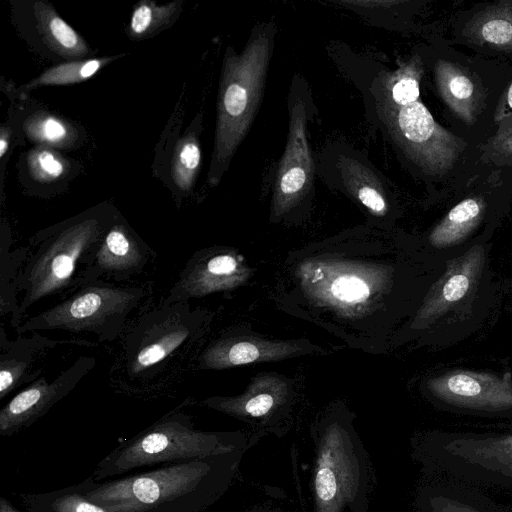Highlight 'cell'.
<instances>
[{"mask_svg": "<svg viewBox=\"0 0 512 512\" xmlns=\"http://www.w3.org/2000/svg\"><path fill=\"white\" fill-rule=\"evenodd\" d=\"M228 454L190 459L77 487L112 512H201L225 484Z\"/></svg>", "mask_w": 512, "mask_h": 512, "instance_id": "6da1fadb", "label": "cell"}, {"mask_svg": "<svg viewBox=\"0 0 512 512\" xmlns=\"http://www.w3.org/2000/svg\"><path fill=\"white\" fill-rule=\"evenodd\" d=\"M423 69L418 56L397 70L382 73L375 102L381 120L405 155L431 175L452 168L465 143L440 126L420 100Z\"/></svg>", "mask_w": 512, "mask_h": 512, "instance_id": "7a4b0ae2", "label": "cell"}, {"mask_svg": "<svg viewBox=\"0 0 512 512\" xmlns=\"http://www.w3.org/2000/svg\"><path fill=\"white\" fill-rule=\"evenodd\" d=\"M111 225L107 226L96 216H87L33 241L15 284L17 298L22 294L18 299L15 328L36 302L74 292L87 283V272Z\"/></svg>", "mask_w": 512, "mask_h": 512, "instance_id": "3957f363", "label": "cell"}, {"mask_svg": "<svg viewBox=\"0 0 512 512\" xmlns=\"http://www.w3.org/2000/svg\"><path fill=\"white\" fill-rule=\"evenodd\" d=\"M271 30L252 36L240 54L225 56L209 182L216 185L249 130L259 107L272 51Z\"/></svg>", "mask_w": 512, "mask_h": 512, "instance_id": "277c9868", "label": "cell"}, {"mask_svg": "<svg viewBox=\"0 0 512 512\" xmlns=\"http://www.w3.org/2000/svg\"><path fill=\"white\" fill-rule=\"evenodd\" d=\"M233 449L225 434L198 430L190 415L175 410L120 443L89 477L104 481L147 467L228 454Z\"/></svg>", "mask_w": 512, "mask_h": 512, "instance_id": "5b68a950", "label": "cell"}, {"mask_svg": "<svg viewBox=\"0 0 512 512\" xmlns=\"http://www.w3.org/2000/svg\"><path fill=\"white\" fill-rule=\"evenodd\" d=\"M148 290L144 286L89 282L68 298L21 322L18 334L61 330L70 334H92L98 342L116 340L131 316L143 308Z\"/></svg>", "mask_w": 512, "mask_h": 512, "instance_id": "8992f818", "label": "cell"}, {"mask_svg": "<svg viewBox=\"0 0 512 512\" xmlns=\"http://www.w3.org/2000/svg\"><path fill=\"white\" fill-rule=\"evenodd\" d=\"M424 456L442 477L512 489V431L434 433L424 444Z\"/></svg>", "mask_w": 512, "mask_h": 512, "instance_id": "52a82bcc", "label": "cell"}, {"mask_svg": "<svg viewBox=\"0 0 512 512\" xmlns=\"http://www.w3.org/2000/svg\"><path fill=\"white\" fill-rule=\"evenodd\" d=\"M197 315L186 302L162 304L142 314L123 341L122 365L131 379H147L160 364L188 348L197 333Z\"/></svg>", "mask_w": 512, "mask_h": 512, "instance_id": "ba28073f", "label": "cell"}, {"mask_svg": "<svg viewBox=\"0 0 512 512\" xmlns=\"http://www.w3.org/2000/svg\"><path fill=\"white\" fill-rule=\"evenodd\" d=\"M364 459L357 444L337 426L328 429L317 448L314 475L316 512H342L364 490Z\"/></svg>", "mask_w": 512, "mask_h": 512, "instance_id": "9c48e42d", "label": "cell"}, {"mask_svg": "<svg viewBox=\"0 0 512 512\" xmlns=\"http://www.w3.org/2000/svg\"><path fill=\"white\" fill-rule=\"evenodd\" d=\"M95 366L94 357L82 356L52 382L40 376L25 386L0 410V435L8 437L31 426L74 390Z\"/></svg>", "mask_w": 512, "mask_h": 512, "instance_id": "30bf717a", "label": "cell"}, {"mask_svg": "<svg viewBox=\"0 0 512 512\" xmlns=\"http://www.w3.org/2000/svg\"><path fill=\"white\" fill-rule=\"evenodd\" d=\"M429 390L446 405L480 413L512 412V377L474 371H451L433 378Z\"/></svg>", "mask_w": 512, "mask_h": 512, "instance_id": "8fae6325", "label": "cell"}, {"mask_svg": "<svg viewBox=\"0 0 512 512\" xmlns=\"http://www.w3.org/2000/svg\"><path fill=\"white\" fill-rule=\"evenodd\" d=\"M289 115L288 138L274 183L275 208L281 210L292 206L309 191L314 174L303 101L290 104Z\"/></svg>", "mask_w": 512, "mask_h": 512, "instance_id": "7c38bea8", "label": "cell"}, {"mask_svg": "<svg viewBox=\"0 0 512 512\" xmlns=\"http://www.w3.org/2000/svg\"><path fill=\"white\" fill-rule=\"evenodd\" d=\"M95 346L85 339H50L39 332L31 337L10 341L1 331L0 337V400L23 385L38 379L52 352L62 345Z\"/></svg>", "mask_w": 512, "mask_h": 512, "instance_id": "4fadbf2b", "label": "cell"}, {"mask_svg": "<svg viewBox=\"0 0 512 512\" xmlns=\"http://www.w3.org/2000/svg\"><path fill=\"white\" fill-rule=\"evenodd\" d=\"M154 256V251L127 226L113 223L87 272V283L106 280L128 281L144 272Z\"/></svg>", "mask_w": 512, "mask_h": 512, "instance_id": "5bb4252c", "label": "cell"}, {"mask_svg": "<svg viewBox=\"0 0 512 512\" xmlns=\"http://www.w3.org/2000/svg\"><path fill=\"white\" fill-rule=\"evenodd\" d=\"M237 260L229 254H217L207 259H190L162 304L186 302L190 298L226 288L234 282Z\"/></svg>", "mask_w": 512, "mask_h": 512, "instance_id": "9a60e30c", "label": "cell"}, {"mask_svg": "<svg viewBox=\"0 0 512 512\" xmlns=\"http://www.w3.org/2000/svg\"><path fill=\"white\" fill-rule=\"evenodd\" d=\"M421 512H512L465 482L442 477L423 489Z\"/></svg>", "mask_w": 512, "mask_h": 512, "instance_id": "2e32d148", "label": "cell"}, {"mask_svg": "<svg viewBox=\"0 0 512 512\" xmlns=\"http://www.w3.org/2000/svg\"><path fill=\"white\" fill-rule=\"evenodd\" d=\"M483 264V250L476 246L455 259L423 309L425 317L437 316L460 301L470 290Z\"/></svg>", "mask_w": 512, "mask_h": 512, "instance_id": "e0dca14e", "label": "cell"}, {"mask_svg": "<svg viewBox=\"0 0 512 512\" xmlns=\"http://www.w3.org/2000/svg\"><path fill=\"white\" fill-rule=\"evenodd\" d=\"M436 83L447 106L463 121L472 124L479 96L473 80L456 64L439 60L435 66Z\"/></svg>", "mask_w": 512, "mask_h": 512, "instance_id": "ac0fdd59", "label": "cell"}, {"mask_svg": "<svg viewBox=\"0 0 512 512\" xmlns=\"http://www.w3.org/2000/svg\"><path fill=\"white\" fill-rule=\"evenodd\" d=\"M36 27L44 42L61 57L80 60L89 53L84 39L50 5L34 3Z\"/></svg>", "mask_w": 512, "mask_h": 512, "instance_id": "d6986e66", "label": "cell"}, {"mask_svg": "<svg viewBox=\"0 0 512 512\" xmlns=\"http://www.w3.org/2000/svg\"><path fill=\"white\" fill-rule=\"evenodd\" d=\"M483 210L481 199L467 198L459 202L430 233L431 245L445 248L459 244L478 225Z\"/></svg>", "mask_w": 512, "mask_h": 512, "instance_id": "ffe728a7", "label": "cell"}, {"mask_svg": "<svg viewBox=\"0 0 512 512\" xmlns=\"http://www.w3.org/2000/svg\"><path fill=\"white\" fill-rule=\"evenodd\" d=\"M466 32L479 43L512 50V1H500L475 15Z\"/></svg>", "mask_w": 512, "mask_h": 512, "instance_id": "44dd1931", "label": "cell"}, {"mask_svg": "<svg viewBox=\"0 0 512 512\" xmlns=\"http://www.w3.org/2000/svg\"><path fill=\"white\" fill-rule=\"evenodd\" d=\"M19 499L26 512H112L88 499L76 484L43 493H21Z\"/></svg>", "mask_w": 512, "mask_h": 512, "instance_id": "7402d4cb", "label": "cell"}, {"mask_svg": "<svg viewBox=\"0 0 512 512\" xmlns=\"http://www.w3.org/2000/svg\"><path fill=\"white\" fill-rule=\"evenodd\" d=\"M342 175L348 190L362 205L374 214L386 213L384 187L369 168L357 160H348L343 165Z\"/></svg>", "mask_w": 512, "mask_h": 512, "instance_id": "603a6c76", "label": "cell"}, {"mask_svg": "<svg viewBox=\"0 0 512 512\" xmlns=\"http://www.w3.org/2000/svg\"><path fill=\"white\" fill-rule=\"evenodd\" d=\"M114 58L74 60L53 66L41 75L22 86L23 90H32L41 86L68 85L87 80Z\"/></svg>", "mask_w": 512, "mask_h": 512, "instance_id": "cb8c5ba5", "label": "cell"}, {"mask_svg": "<svg viewBox=\"0 0 512 512\" xmlns=\"http://www.w3.org/2000/svg\"><path fill=\"white\" fill-rule=\"evenodd\" d=\"M181 1H173L165 5H157L154 1L139 2L132 13L129 24V36L143 39L153 35L168 25L181 7Z\"/></svg>", "mask_w": 512, "mask_h": 512, "instance_id": "d4e9b609", "label": "cell"}, {"mask_svg": "<svg viewBox=\"0 0 512 512\" xmlns=\"http://www.w3.org/2000/svg\"><path fill=\"white\" fill-rule=\"evenodd\" d=\"M200 162L201 149L198 139L190 133L179 140L172 158V178L181 191L187 192L192 188Z\"/></svg>", "mask_w": 512, "mask_h": 512, "instance_id": "484cf974", "label": "cell"}, {"mask_svg": "<svg viewBox=\"0 0 512 512\" xmlns=\"http://www.w3.org/2000/svg\"><path fill=\"white\" fill-rule=\"evenodd\" d=\"M24 130L30 139L58 147L70 144L76 136L73 127L65 121L45 113L29 117Z\"/></svg>", "mask_w": 512, "mask_h": 512, "instance_id": "4316f807", "label": "cell"}, {"mask_svg": "<svg viewBox=\"0 0 512 512\" xmlns=\"http://www.w3.org/2000/svg\"><path fill=\"white\" fill-rule=\"evenodd\" d=\"M30 175L38 182L47 183L59 179L67 170L66 162L46 148L31 151L27 158Z\"/></svg>", "mask_w": 512, "mask_h": 512, "instance_id": "83f0119b", "label": "cell"}, {"mask_svg": "<svg viewBox=\"0 0 512 512\" xmlns=\"http://www.w3.org/2000/svg\"><path fill=\"white\" fill-rule=\"evenodd\" d=\"M332 294L346 302H357L365 300L370 292L364 281L354 276L340 277L333 282Z\"/></svg>", "mask_w": 512, "mask_h": 512, "instance_id": "f1b7e54d", "label": "cell"}, {"mask_svg": "<svg viewBox=\"0 0 512 512\" xmlns=\"http://www.w3.org/2000/svg\"><path fill=\"white\" fill-rule=\"evenodd\" d=\"M491 152L503 161L512 162V115L500 122V127L491 142Z\"/></svg>", "mask_w": 512, "mask_h": 512, "instance_id": "f546056e", "label": "cell"}, {"mask_svg": "<svg viewBox=\"0 0 512 512\" xmlns=\"http://www.w3.org/2000/svg\"><path fill=\"white\" fill-rule=\"evenodd\" d=\"M274 405V399L271 395L263 393L254 396L245 402L242 410L253 417H260L267 414Z\"/></svg>", "mask_w": 512, "mask_h": 512, "instance_id": "4dcf8cb0", "label": "cell"}, {"mask_svg": "<svg viewBox=\"0 0 512 512\" xmlns=\"http://www.w3.org/2000/svg\"><path fill=\"white\" fill-rule=\"evenodd\" d=\"M510 115H512V82L508 86L499 103V107L496 110L495 120L501 122Z\"/></svg>", "mask_w": 512, "mask_h": 512, "instance_id": "1f68e13d", "label": "cell"}, {"mask_svg": "<svg viewBox=\"0 0 512 512\" xmlns=\"http://www.w3.org/2000/svg\"><path fill=\"white\" fill-rule=\"evenodd\" d=\"M346 5H355L359 7H389L391 5L398 4L397 1H344L343 2Z\"/></svg>", "mask_w": 512, "mask_h": 512, "instance_id": "d6a6232c", "label": "cell"}, {"mask_svg": "<svg viewBox=\"0 0 512 512\" xmlns=\"http://www.w3.org/2000/svg\"><path fill=\"white\" fill-rule=\"evenodd\" d=\"M11 130L9 127H1L0 131V157L3 158L6 154L10 142Z\"/></svg>", "mask_w": 512, "mask_h": 512, "instance_id": "836d02e7", "label": "cell"}, {"mask_svg": "<svg viewBox=\"0 0 512 512\" xmlns=\"http://www.w3.org/2000/svg\"><path fill=\"white\" fill-rule=\"evenodd\" d=\"M0 512H20L13 504L5 497L0 498Z\"/></svg>", "mask_w": 512, "mask_h": 512, "instance_id": "e575fe53", "label": "cell"}]
</instances>
